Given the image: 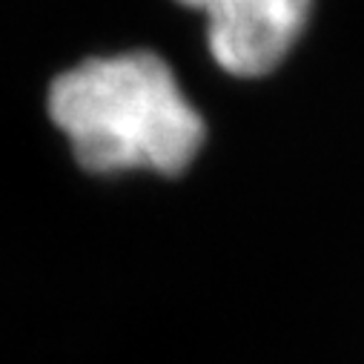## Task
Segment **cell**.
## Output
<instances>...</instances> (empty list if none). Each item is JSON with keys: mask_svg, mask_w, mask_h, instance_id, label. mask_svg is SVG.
<instances>
[{"mask_svg": "<svg viewBox=\"0 0 364 364\" xmlns=\"http://www.w3.org/2000/svg\"><path fill=\"white\" fill-rule=\"evenodd\" d=\"M49 118L77 164L98 175L184 172L207 141V124L155 52L89 58L49 86Z\"/></svg>", "mask_w": 364, "mask_h": 364, "instance_id": "cell-1", "label": "cell"}, {"mask_svg": "<svg viewBox=\"0 0 364 364\" xmlns=\"http://www.w3.org/2000/svg\"><path fill=\"white\" fill-rule=\"evenodd\" d=\"M207 18L213 60L232 77L276 72L301 41L313 0H178Z\"/></svg>", "mask_w": 364, "mask_h": 364, "instance_id": "cell-2", "label": "cell"}]
</instances>
